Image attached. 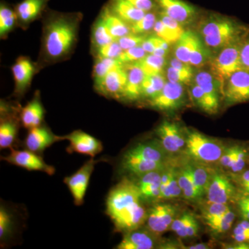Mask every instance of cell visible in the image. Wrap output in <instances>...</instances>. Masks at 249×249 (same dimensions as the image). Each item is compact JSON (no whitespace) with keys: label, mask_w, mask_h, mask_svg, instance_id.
Returning <instances> with one entry per match:
<instances>
[{"label":"cell","mask_w":249,"mask_h":249,"mask_svg":"<svg viewBox=\"0 0 249 249\" xmlns=\"http://www.w3.org/2000/svg\"><path fill=\"white\" fill-rule=\"evenodd\" d=\"M138 186L124 178L108 194L106 213L116 231L128 232L142 227L146 222L147 211L142 206Z\"/></svg>","instance_id":"cell-1"},{"label":"cell","mask_w":249,"mask_h":249,"mask_svg":"<svg viewBox=\"0 0 249 249\" xmlns=\"http://www.w3.org/2000/svg\"><path fill=\"white\" fill-rule=\"evenodd\" d=\"M78 18L65 14H53L45 23L43 52L46 58L57 60L71 51L78 32Z\"/></svg>","instance_id":"cell-2"},{"label":"cell","mask_w":249,"mask_h":249,"mask_svg":"<svg viewBox=\"0 0 249 249\" xmlns=\"http://www.w3.org/2000/svg\"><path fill=\"white\" fill-rule=\"evenodd\" d=\"M247 29L229 18L213 17L202 24L200 32L208 48L222 49L240 39Z\"/></svg>","instance_id":"cell-3"},{"label":"cell","mask_w":249,"mask_h":249,"mask_svg":"<svg viewBox=\"0 0 249 249\" xmlns=\"http://www.w3.org/2000/svg\"><path fill=\"white\" fill-rule=\"evenodd\" d=\"M186 147L187 152L193 160L206 163L219 160L226 149L219 141L196 130L187 132Z\"/></svg>","instance_id":"cell-4"},{"label":"cell","mask_w":249,"mask_h":249,"mask_svg":"<svg viewBox=\"0 0 249 249\" xmlns=\"http://www.w3.org/2000/svg\"><path fill=\"white\" fill-rule=\"evenodd\" d=\"M242 37L222 49L211 63L213 73L223 81L227 80L234 72L242 69L240 48Z\"/></svg>","instance_id":"cell-5"},{"label":"cell","mask_w":249,"mask_h":249,"mask_svg":"<svg viewBox=\"0 0 249 249\" xmlns=\"http://www.w3.org/2000/svg\"><path fill=\"white\" fill-rule=\"evenodd\" d=\"M98 161L99 160H94V158L91 157L89 160L85 162V164L76 173L64 179V183L71 192L74 204L76 206L83 204L90 178L94 170L95 165Z\"/></svg>","instance_id":"cell-6"},{"label":"cell","mask_w":249,"mask_h":249,"mask_svg":"<svg viewBox=\"0 0 249 249\" xmlns=\"http://www.w3.org/2000/svg\"><path fill=\"white\" fill-rule=\"evenodd\" d=\"M1 160L11 164L17 165L29 171H40L53 175L55 168L47 164L37 153L29 150H18L11 148V153L6 157H1Z\"/></svg>","instance_id":"cell-7"},{"label":"cell","mask_w":249,"mask_h":249,"mask_svg":"<svg viewBox=\"0 0 249 249\" xmlns=\"http://www.w3.org/2000/svg\"><path fill=\"white\" fill-rule=\"evenodd\" d=\"M224 96L228 104L249 101V71L241 69L227 80Z\"/></svg>","instance_id":"cell-8"},{"label":"cell","mask_w":249,"mask_h":249,"mask_svg":"<svg viewBox=\"0 0 249 249\" xmlns=\"http://www.w3.org/2000/svg\"><path fill=\"white\" fill-rule=\"evenodd\" d=\"M62 139L70 142V145L67 148V152L70 154L76 152L94 158L103 150L102 142L93 136L81 130L73 131L70 134L62 136Z\"/></svg>","instance_id":"cell-9"},{"label":"cell","mask_w":249,"mask_h":249,"mask_svg":"<svg viewBox=\"0 0 249 249\" xmlns=\"http://www.w3.org/2000/svg\"><path fill=\"white\" fill-rule=\"evenodd\" d=\"M176 213V208L172 205H154L147 211V229L157 236L161 235L171 227Z\"/></svg>","instance_id":"cell-10"},{"label":"cell","mask_w":249,"mask_h":249,"mask_svg":"<svg viewBox=\"0 0 249 249\" xmlns=\"http://www.w3.org/2000/svg\"><path fill=\"white\" fill-rule=\"evenodd\" d=\"M183 85L168 80L160 94L150 100V106L160 110H173L179 108L185 101Z\"/></svg>","instance_id":"cell-11"},{"label":"cell","mask_w":249,"mask_h":249,"mask_svg":"<svg viewBox=\"0 0 249 249\" xmlns=\"http://www.w3.org/2000/svg\"><path fill=\"white\" fill-rule=\"evenodd\" d=\"M127 83V69L124 65H119L108 73L96 90L107 97H124Z\"/></svg>","instance_id":"cell-12"},{"label":"cell","mask_w":249,"mask_h":249,"mask_svg":"<svg viewBox=\"0 0 249 249\" xmlns=\"http://www.w3.org/2000/svg\"><path fill=\"white\" fill-rule=\"evenodd\" d=\"M165 150L160 142H145L137 144L124 153L122 161H156L165 163Z\"/></svg>","instance_id":"cell-13"},{"label":"cell","mask_w":249,"mask_h":249,"mask_svg":"<svg viewBox=\"0 0 249 249\" xmlns=\"http://www.w3.org/2000/svg\"><path fill=\"white\" fill-rule=\"evenodd\" d=\"M156 132L166 152L175 153L186 145V137L175 123L164 120L158 126Z\"/></svg>","instance_id":"cell-14"},{"label":"cell","mask_w":249,"mask_h":249,"mask_svg":"<svg viewBox=\"0 0 249 249\" xmlns=\"http://www.w3.org/2000/svg\"><path fill=\"white\" fill-rule=\"evenodd\" d=\"M194 83L199 85L207 96L214 112H217L219 108V94L224 93L223 80L219 79L213 73L201 71L196 73Z\"/></svg>","instance_id":"cell-15"},{"label":"cell","mask_w":249,"mask_h":249,"mask_svg":"<svg viewBox=\"0 0 249 249\" xmlns=\"http://www.w3.org/2000/svg\"><path fill=\"white\" fill-rule=\"evenodd\" d=\"M235 188L225 175L214 172L208 189V201L227 204L235 196Z\"/></svg>","instance_id":"cell-16"},{"label":"cell","mask_w":249,"mask_h":249,"mask_svg":"<svg viewBox=\"0 0 249 249\" xmlns=\"http://www.w3.org/2000/svg\"><path fill=\"white\" fill-rule=\"evenodd\" d=\"M155 1L161 8L162 12L183 25L191 22L196 18V8L183 0H155Z\"/></svg>","instance_id":"cell-17"},{"label":"cell","mask_w":249,"mask_h":249,"mask_svg":"<svg viewBox=\"0 0 249 249\" xmlns=\"http://www.w3.org/2000/svg\"><path fill=\"white\" fill-rule=\"evenodd\" d=\"M62 136H57L47 127L38 126L29 129L25 139L27 150L36 153H41L55 142H61Z\"/></svg>","instance_id":"cell-18"},{"label":"cell","mask_w":249,"mask_h":249,"mask_svg":"<svg viewBox=\"0 0 249 249\" xmlns=\"http://www.w3.org/2000/svg\"><path fill=\"white\" fill-rule=\"evenodd\" d=\"M156 235L150 230H142L141 228L124 234V238L116 249H151L155 248Z\"/></svg>","instance_id":"cell-19"},{"label":"cell","mask_w":249,"mask_h":249,"mask_svg":"<svg viewBox=\"0 0 249 249\" xmlns=\"http://www.w3.org/2000/svg\"><path fill=\"white\" fill-rule=\"evenodd\" d=\"M16 89L15 91L18 94H22L30 85L35 67L30 60L25 57H20L12 67Z\"/></svg>","instance_id":"cell-20"},{"label":"cell","mask_w":249,"mask_h":249,"mask_svg":"<svg viewBox=\"0 0 249 249\" xmlns=\"http://www.w3.org/2000/svg\"><path fill=\"white\" fill-rule=\"evenodd\" d=\"M127 71V83L124 97L130 101L142 97V80L145 73L137 64H128L126 67Z\"/></svg>","instance_id":"cell-21"},{"label":"cell","mask_w":249,"mask_h":249,"mask_svg":"<svg viewBox=\"0 0 249 249\" xmlns=\"http://www.w3.org/2000/svg\"><path fill=\"white\" fill-rule=\"evenodd\" d=\"M108 6L116 16L130 25L140 20L146 14L134 6L128 0H110Z\"/></svg>","instance_id":"cell-22"},{"label":"cell","mask_w":249,"mask_h":249,"mask_svg":"<svg viewBox=\"0 0 249 249\" xmlns=\"http://www.w3.org/2000/svg\"><path fill=\"white\" fill-rule=\"evenodd\" d=\"M44 114L45 110L40 98L36 96L21 111L20 119L22 125L29 129L40 126L43 121Z\"/></svg>","instance_id":"cell-23"},{"label":"cell","mask_w":249,"mask_h":249,"mask_svg":"<svg viewBox=\"0 0 249 249\" xmlns=\"http://www.w3.org/2000/svg\"><path fill=\"white\" fill-rule=\"evenodd\" d=\"M161 171L150 172L139 177L137 186L142 193V198L160 199Z\"/></svg>","instance_id":"cell-24"},{"label":"cell","mask_w":249,"mask_h":249,"mask_svg":"<svg viewBox=\"0 0 249 249\" xmlns=\"http://www.w3.org/2000/svg\"><path fill=\"white\" fill-rule=\"evenodd\" d=\"M103 22L106 24V27L109 29L111 36L114 37L116 40L124 36L130 34V26L127 22L123 20L119 16H116L109 9V6H106L103 9L101 14Z\"/></svg>","instance_id":"cell-25"},{"label":"cell","mask_w":249,"mask_h":249,"mask_svg":"<svg viewBox=\"0 0 249 249\" xmlns=\"http://www.w3.org/2000/svg\"><path fill=\"white\" fill-rule=\"evenodd\" d=\"M178 183L186 199L196 200L200 198L195 183L193 165L187 164L178 170Z\"/></svg>","instance_id":"cell-26"},{"label":"cell","mask_w":249,"mask_h":249,"mask_svg":"<svg viewBox=\"0 0 249 249\" xmlns=\"http://www.w3.org/2000/svg\"><path fill=\"white\" fill-rule=\"evenodd\" d=\"M48 0H23L16 8L19 20L27 24L35 19L45 7Z\"/></svg>","instance_id":"cell-27"},{"label":"cell","mask_w":249,"mask_h":249,"mask_svg":"<svg viewBox=\"0 0 249 249\" xmlns=\"http://www.w3.org/2000/svg\"><path fill=\"white\" fill-rule=\"evenodd\" d=\"M167 83L163 73L145 75L142 80V96L148 98L149 101L157 97Z\"/></svg>","instance_id":"cell-28"},{"label":"cell","mask_w":249,"mask_h":249,"mask_svg":"<svg viewBox=\"0 0 249 249\" xmlns=\"http://www.w3.org/2000/svg\"><path fill=\"white\" fill-rule=\"evenodd\" d=\"M196 34L192 31H185L183 35L175 42V55L178 60L190 64V58Z\"/></svg>","instance_id":"cell-29"},{"label":"cell","mask_w":249,"mask_h":249,"mask_svg":"<svg viewBox=\"0 0 249 249\" xmlns=\"http://www.w3.org/2000/svg\"><path fill=\"white\" fill-rule=\"evenodd\" d=\"M123 65L117 59L98 57L97 60L93 67V76L95 87L98 88L103 83L105 78L111 70L119 65Z\"/></svg>","instance_id":"cell-30"},{"label":"cell","mask_w":249,"mask_h":249,"mask_svg":"<svg viewBox=\"0 0 249 249\" xmlns=\"http://www.w3.org/2000/svg\"><path fill=\"white\" fill-rule=\"evenodd\" d=\"M142 68L145 75L163 73L166 65V60L163 57H159L152 53H148L139 61L134 62Z\"/></svg>","instance_id":"cell-31"},{"label":"cell","mask_w":249,"mask_h":249,"mask_svg":"<svg viewBox=\"0 0 249 249\" xmlns=\"http://www.w3.org/2000/svg\"><path fill=\"white\" fill-rule=\"evenodd\" d=\"M193 167L195 183L199 196L201 197L207 193L214 170L201 165H193Z\"/></svg>","instance_id":"cell-32"},{"label":"cell","mask_w":249,"mask_h":249,"mask_svg":"<svg viewBox=\"0 0 249 249\" xmlns=\"http://www.w3.org/2000/svg\"><path fill=\"white\" fill-rule=\"evenodd\" d=\"M18 134V124L11 119L3 121L0 124V147L11 148Z\"/></svg>","instance_id":"cell-33"},{"label":"cell","mask_w":249,"mask_h":249,"mask_svg":"<svg viewBox=\"0 0 249 249\" xmlns=\"http://www.w3.org/2000/svg\"><path fill=\"white\" fill-rule=\"evenodd\" d=\"M115 40L103 22L102 18L100 16L93 27V45L98 49Z\"/></svg>","instance_id":"cell-34"},{"label":"cell","mask_w":249,"mask_h":249,"mask_svg":"<svg viewBox=\"0 0 249 249\" xmlns=\"http://www.w3.org/2000/svg\"><path fill=\"white\" fill-rule=\"evenodd\" d=\"M235 219V214L232 211H227L220 215L205 219L209 227L216 232H227L231 227L232 222Z\"/></svg>","instance_id":"cell-35"},{"label":"cell","mask_w":249,"mask_h":249,"mask_svg":"<svg viewBox=\"0 0 249 249\" xmlns=\"http://www.w3.org/2000/svg\"><path fill=\"white\" fill-rule=\"evenodd\" d=\"M209 48L203 43L200 37L196 36L190 58V64L196 67L203 66L209 60Z\"/></svg>","instance_id":"cell-36"},{"label":"cell","mask_w":249,"mask_h":249,"mask_svg":"<svg viewBox=\"0 0 249 249\" xmlns=\"http://www.w3.org/2000/svg\"><path fill=\"white\" fill-rule=\"evenodd\" d=\"M18 17L16 11L9 6L1 4L0 6V35L1 37L7 34L14 27Z\"/></svg>","instance_id":"cell-37"},{"label":"cell","mask_w":249,"mask_h":249,"mask_svg":"<svg viewBox=\"0 0 249 249\" xmlns=\"http://www.w3.org/2000/svg\"><path fill=\"white\" fill-rule=\"evenodd\" d=\"M157 20L155 14L147 12L140 20L131 24V32L135 34H145L154 29Z\"/></svg>","instance_id":"cell-38"},{"label":"cell","mask_w":249,"mask_h":249,"mask_svg":"<svg viewBox=\"0 0 249 249\" xmlns=\"http://www.w3.org/2000/svg\"><path fill=\"white\" fill-rule=\"evenodd\" d=\"M191 92L192 98L198 107L209 114H214L207 96L199 85L193 83L191 85Z\"/></svg>","instance_id":"cell-39"},{"label":"cell","mask_w":249,"mask_h":249,"mask_svg":"<svg viewBox=\"0 0 249 249\" xmlns=\"http://www.w3.org/2000/svg\"><path fill=\"white\" fill-rule=\"evenodd\" d=\"M146 53L142 45L137 46V47L123 51L121 55L116 59L123 65L132 64L144 58L146 55Z\"/></svg>","instance_id":"cell-40"},{"label":"cell","mask_w":249,"mask_h":249,"mask_svg":"<svg viewBox=\"0 0 249 249\" xmlns=\"http://www.w3.org/2000/svg\"><path fill=\"white\" fill-rule=\"evenodd\" d=\"M230 208L227 204H221V203L212 202L208 201L206 204L203 206L202 214L204 219L214 217V216L220 215L225 213L227 211H230Z\"/></svg>","instance_id":"cell-41"},{"label":"cell","mask_w":249,"mask_h":249,"mask_svg":"<svg viewBox=\"0 0 249 249\" xmlns=\"http://www.w3.org/2000/svg\"><path fill=\"white\" fill-rule=\"evenodd\" d=\"M160 19L166 26V27L168 28V30L170 31L176 41H178L179 37L183 35V33L186 31L183 29V24L175 20L173 18L170 17L165 13L161 12Z\"/></svg>","instance_id":"cell-42"},{"label":"cell","mask_w":249,"mask_h":249,"mask_svg":"<svg viewBox=\"0 0 249 249\" xmlns=\"http://www.w3.org/2000/svg\"><path fill=\"white\" fill-rule=\"evenodd\" d=\"M146 34H135L130 33L128 35L118 39L117 41L123 50H127L132 47L142 45L143 41L146 38Z\"/></svg>","instance_id":"cell-43"},{"label":"cell","mask_w":249,"mask_h":249,"mask_svg":"<svg viewBox=\"0 0 249 249\" xmlns=\"http://www.w3.org/2000/svg\"><path fill=\"white\" fill-rule=\"evenodd\" d=\"M193 217V214L186 213L178 219H175L171 224L172 230L176 232L181 238L188 237H187V227Z\"/></svg>","instance_id":"cell-44"},{"label":"cell","mask_w":249,"mask_h":249,"mask_svg":"<svg viewBox=\"0 0 249 249\" xmlns=\"http://www.w3.org/2000/svg\"><path fill=\"white\" fill-rule=\"evenodd\" d=\"M12 217L9 211L1 206L0 209V239L4 240L9 235L12 228Z\"/></svg>","instance_id":"cell-45"},{"label":"cell","mask_w":249,"mask_h":249,"mask_svg":"<svg viewBox=\"0 0 249 249\" xmlns=\"http://www.w3.org/2000/svg\"><path fill=\"white\" fill-rule=\"evenodd\" d=\"M166 75L168 81L181 84L190 83L193 77V73L179 71L171 66L168 67L167 70Z\"/></svg>","instance_id":"cell-46"},{"label":"cell","mask_w":249,"mask_h":249,"mask_svg":"<svg viewBox=\"0 0 249 249\" xmlns=\"http://www.w3.org/2000/svg\"><path fill=\"white\" fill-rule=\"evenodd\" d=\"M123 49L117 40L113 41L98 49V56L103 58H118L123 52Z\"/></svg>","instance_id":"cell-47"},{"label":"cell","mask_w":249,"mask_h":249,"mask_svg":"<svg viewBox=\"0 0 249 249\" xmlns=\"http://www.w3.org/2000/svg\"><path fill=\"white\" fill-rule=\"evenodd\" d=\"M241 67L249 71V29L244 34L241 42Z\"/></svg>","instance_id":"cell-48"},{"label":"cell","mask_w":249,"mask_h":249,"mask_svg":"<svg viewBox=\"0 0 249 249\" xmlns=\"http://www.w3.org/2000/svg\"><path fill=\"white\" fill-rule=\"evenodd\" d=\"M234 240L239 242H249V221L244 220L239 223L234 229L233 235Z\"/></svg>","instance_id":"cell-49"},{"label":"cell","mask_w":249,"mask_h":249,"mask_svg":"<svg viewBox=\"0 0 249 249\" xmlns=\"http://www.w3.org/2000/svg\"><path fill=\"white\" fill-rule=\"evenodd\" d=\"M153 30L155 31L156 36L166 41L170 45L177 42L170 31L168 30V28L160 19L156 21Z\"/></svg>","instance_id":"cell-50"},{"label":"cell","mask_w":249,"mask_h":249,"mask_svg":"<svg viewBox=\"0 0 249 249\" xmlns=\"http://www.w3.org/2000/svg\"><path fill=\"white\" fill-rule=\"evenodd\" d=\"M239 148H240V146H237V145L226 148L222 157H221L220 160H219L220 164L224 168H230L231 169L232 163L235 160L236 155H237Z\"/></svg>","instance_id":"cell-51"},{"label":"cell","mask_w":249,"mask_h":249,"mask_svg":"<svg viewBox=\"0 0 249 249\" xmlns=\"http://www.w3.org/2000/svg\"><path fill=\"white\" fill-rule=\"evenodd\" d=\"M247 157V150H245L243 147H240L237 155H236L235 160L231 168L232 171L234 173H239V172L242 171L245 167Z\"/></svg>","instance_id":"cell-52"},{"label":"cell","mask_w":249,"mask_h":249,"mask_svg":"<svg viewBox=\"0 0 249 249\" xmlns=\"http://www.w3.org/2000/svg\"><path fill=\"white\" fill-rule=\"evenodd\" d=\"M163 39L157 36H147L142 42V47L147 53H152L157 47H160Z\"/></svg>","instance_id":"cell-53"},{"label":"cell","mask_w":249,"mask_h":249,"mask_svg":"<svg viewBox=\"0 0 249 249\" xmlns=\"http://www.w3.org/2000/svg\"><path fill=\"white\" fill-rule=\"evenodd\" d=\"M134 6L139 9L145 11V13L150 12L155 7V0H128Z\"/></svg>","instance_id":"cell-54"},{"label":"cell","mask_w":249,"mask_h":249,"mask_svg":"<svg viewBox=\"0 0 249 249\" xmlns=\"http://www.w3.org/2000/svg\"><path fill=\"white\" fill-rule=\"evenodd\" d=\"M170 66L173 67L174 68L179 70V71L188 72V73H193L191 64L183 62L181 60H178L176 57L172 59L171 61H170Z\"/></svg>","instance_id":"cell-55"},{"label":"cell","mask_w":249,"mask_h":249,"mask_svg":"<svg viewBox=\"0 0 249 249\" xmlns=\"http://www.w3.org/2000/svg\"><path fill=\"white\" fill-rule=\"evenodd\" d=\"M199 227L197 221L196 220L194 216L192 217L188 227H187V236L188 237H193L196 236L199 231Z\"/></svg>","instance_id":"cell-56"},{"label":"cell","mask_w":249,"mask_h":249,"mask_svg":"<svg viewBox=\"0 0 249 249\" xmlns=\"http://www.w3.org/2000/svg\"><path fill=\"white\" fill-rule=\"evenodd\" d=\"M240 184L247 193L249 191V170L242 174L240 178Z\"/></svg>","instance_id":"cell-57"},{"label":"cell","mask_w":249,"mask_h":249,"mask_svg":"<svg viewBox=\"0 0 249 249\" xmlns=\"http://www.w3.org/2000/svg\"><path fill=\"white\" fill-rule=\"evenodd\" d=\"M168 52H169V51L162 48L161 47H157L153 52H152V54L157 55V56L163 57V58H165L166 55H168Z\"/></svg>","instance_id":"cell-58"},{"label":"cell","mask_w":249,"mask_h":249,"mask_svg":"<svg viewBox=\"0 0 249 249\" xmlns=\"http://www.w3.org/2000/svg\"><path fill=\"white\" fill-rule=\"evenodd\" d=\"M238 204L240 210H249V196L242 198L239 201Z\"/></svg>","instance_id":"cell-59"},{"label":"cell","mask_w":249,"mask_h":249,"mask_svg":"<svg viewBox=\"0 0 249 249\" xmlns=\"http://www.w3.org/2000/svg\"><path fill=\"white\" fill-rule=\"evenodd\" d=\"M188 249H210L209 244L203 243L197 244V245H191L189 247H187Z\"/></svg>","instance_id":"cell-60"},{"label":"cell","mask_w":249,"mask_h":249,"mask_svg":"<svg viewBox=\"0 0 249 249\" xmlns=\"http://www.w3.org/2000/svg\"><path fill=\"white\" fill-rule=\"evenodd\" d=\"M240 213L245 220L249 221V210H240Z\"/></svg>","instance_id":"cell-61"}]
</instances>
